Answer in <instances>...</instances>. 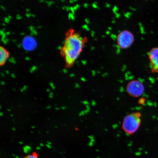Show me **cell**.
Instances as JSON below:
<instances>
[{
    "mask_svg": "<svg viewBox=\"0 0 158 158\" xmlns=\"http://www.w3.org/2000/svg\"><path fill=\"white\" fill-rule=\"evenodd\" d=\"M84 44V39L78 33H71L64 41L62 52L64 54L67 64L71 66L80 56Z\"/></svg>",
    "mask_w": 158,
    "mask_h": 158,
    "instance_id": "obj_1",
    "label": "cell"
},
{
    "mask_svg": "<svg viewBox=\"0 0 158 158\" xmlns=\"http://www.w3.org/2000/svg\"><path fill=\"white\" fill-rule=\"evenodd\" d=\"M142 122V114L139 112H132L123 118L122 128L126 134L131 135L139 129Z\"/></svg>",
    "mask_w": 158,
    "mask_h": 158,
    "instance_id": "obj_2",
    "label": "cell"
},
{
    "mask_svg": "<svg viewBox=\"0 0 158 158\" xmlns=\"http://www.w3.org/2000/svg\"><path fill=\"white\" fill-rule=\"evenodd\" d=\"M126 91L132 97L137 98L143 94L145 87L139 81L134 80L128 83L126 86Z\"/></svg>",
    "mask_w": 158,
    "mask_h": 158,
    "instance_id": "obj_3",
    "label": "cell"
},
{
    "mask_svg": "<svg viewBox=\"0 0 158 158\" xmlns=\"http://www.w3.org/2000/svg\"><path fill=\"white\" fill-rule=\"evenodd\" d=\"M134 40V35L127 30L120 32L118 35L117 41L120 48L126 49L129 48L133 44Z\"/></svg>",
    "mask_w": 158,
    "mask_h": 158,
    "instance_id": "obj_4",
    "label": "cell"
},
{
    "mask_svg": "<svg viewBox=\"0 0 158 158\" xmlns=\"http://www.w3.org/2000/svg\"><path fill=\"white\" fill-rule=\"evenodd\" d=\"M148 57L150 62V68L152 72L158 73V47L152 49L149 53Z\"/></svg>",
    "mask_w": 158,
    "mask_h": 158,
    "instance_id": "obj_5",
    "label": "cell"
},
{
    "mask_svg": "<svg viewBox=\"0 0 158 158\" xmlns=\"http://www.w3.org/2000/svg\"><path fill=\"white\" fill-rule=\"evenodd\" d=\"M37 45V41L34 37L27 35L23 40L22 46L27 51H31L36 49Z\"/></svg>",
    "mask_w": 158,
    "mask_h": 158,
    "instance_id": "obj_6",
    "label": "cell"
},
{
    "mask_svg": "<svg viewBox=\"0 0 158 158\" xmlns=\"http://www.w3.org/2000/svg\"><path fill=\"white\" fill-rule=\"evenodd\" d=\"M0 64L3 65L9 57V53L5 48L1 47L0 48Z\"/></svg>",
    "mask_w": 158,
    "mask_h": 158,
    "instance_id": "obj_7",
    "label": "cell"
},
{
    "mask_svg": "<svg viewBox=\"0 0 158 158\" xmlns=\"http://www.w3.org/2000/svg\"><path fill=\"white\" fill-rule=\"evenodd\" d=\"M23 158H39L38 157V156H37V154L35 153H33L32 155H29Z\"/></svg>",
    "mask_w": 158,
    "mask_h": 158,
    "instance_id": "obj_8",
    "label": "cell"
},
{
    "mask_svg": "<svg viewBox=\"0 0 158 158\" xmlns=\"http://www.w3.org/2000/svg\"><path fill=\"white\" fill-rule=\"evenodd\" d=\"M10 19L8 18H6L5 19V23H8L9 22Z\"/></svg>",
    "mask_w": 158,
    "mask_h": 158,
    "instance_id": "obj_9",
    "label": "cell"
},
{
    "mask_svg": "<svg viewBox=\"0 0 158 158\" xmlns=\"http://www.w3.org/2000/svg\"><path fill=\"white\" fill-rule=\"evenodd\" d=\"M31 33H32V35H37V31L35 30H34L32 31H31Z\"/></svg>",
    "mask_w": 158,
    "mask_h": 158,
    "instance_id": "obj_10",
    "label": "cell"
},
{
    "mask_svg": "<svg viewBox=\"0 0 158 158\" xmlns=\"http://www.w3.org/2000/svg\"><path fill=\"white\" fill-rule=\"evenodd\" d=\"M9 40L7 39H5L3 42L5 44H6L8 42Z\"/></svg>",
    "mask_w": 158,
    "mask_h": 158,
    "instance_id": "obj_11",
    "label": "cell"
},
{
    "mask_svg": "<svg viewBox=\"0 0 158 158\" xmlns=\"http://www.w3.org/2000/svg\"><path fill=\"white\" fill-rule=\"evenodd\" d=\"M29 28L30 29V30L31 31H31H33L35 30L34 27H33L32 26H31V27H30Z\"/></svg>",
    "mask_w": 158,
    "mask_h": 158,
    "instance_id": "obj_12",
    "label": "cell"
},
{
    "mask_svg": "<svg viewBox=\"0 0 158 158\" xmlns=\"http://www.w3.org/2000/svg\"><path fill=\"white\" fill-rule=\"evenodd\" d=\"M17 19H21V17L20 15H18L17 16Z\"/></svg>",
    "mask_w": 158,
    "mask_h": 158,
    "instance_id": "obj_13",
    "label": "cell"
},
{
    "mask_svg": "<svg viewBox=\"0 0 158 158\" xmlns=\"http://www.w3.org/2000/svg\"><path fill=\"white\" fill-rule=\"evenodd\" d=\"M31 15H31V14L27 13L26 14L27 17L28 18L30 17Z\"/></svg>",
    "mask_w": 158,
    "mask_h": 158,
    "instance_id": "obj_14",
    "label": "cell"
},
{
    "mask_svg": "<svg viewBox=\"0 0 158 158\" xmlns=\"http://www.w3.org/2000/svg\"><path fill=\"white\" fill-rule=\"evenodd\" d=\"M58 48L59 49H62V47H61L60 46H59Z\"/></svg>",
    "mask_w": 158,
    "mask_h": 158,
    "instance_id": "obj_15",
    "label": "cell"
},
{
    "mask_svg": "<svg viewBox=\"0 0 158 158\" xmlns=\"http://www.w3.org/2000/svg\"><path fill=\"white\" fill-rule=\"evenodd\" d=\"M8 18L10 19L11 18V16H9Z\"/></svg>",
    "mask_w": 158,
    "mask_h": 158,
    "instance_id": "obj_16",
    "label": "cell"
}]
</instances>
